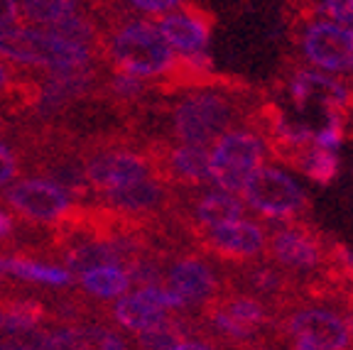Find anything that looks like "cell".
<instances>
[{"label": "cell", "instance_id": "18", "mask_svg": "<svg viewBox=\"0 0 353 350\" xmlns=\"http://www.w3.org/2000/svg\"><path fill=\"white\" fill-rule=\"evenodd\" d=\"M79 287H81V291H86L88 299L110 301L128 294L130 277L118 265H103V267L86 269L83 274H79Z\"/></svg>", "mask_w": 353, "mask_h": 350}, {"label": "cell", "instance_id": "9", "mask_svg": "<svg viewBox=\"0 0 353 350\" xmlns=\"http://www.w3.org/2000/svg\"><path fill=\"white\" fill-rule=\"evenodd\" d=\"M165 287L174 291L184 301V307L201 309L211 301L219 299L228 289L226 274H219L211 267L209 260L196 250H179L172 252V258L165 262Z\"/></svg>", "mask_w": 353, "mask_h": 350}, {"label": "cell", "instance_id": "14", "mask_svg": "<svg viewBox=\"0 0 353 350\" xmlns=\"http://www.w3.org/2000/svg\"><path fill=\"white\" fill-rule=\"evenodd\" d=\"M0 272L8 279H20L25 285H42L54 287V289H66L74 285V274L66 272L61 265L39 262L30 258L25 252H10V255H0Z\"/></svg>", "mask_w": 353, "mask_h": 350}, {"label": "cell", "instance_id": "11", "mask_svg": "<svg viewBox=\"0 0 353 350\" xmlns=\"http://www.w3.org/2000/svg\"><path fill=\"white\" fill-rule=\"evenodd\" d=\"M189 243L201 255H209V258L223 260L231 265H248L265 258L268 230L255 220L241 218L233 223L219 225V228L194 233V236H189Z\"/></svg>", "mask_w": 353, "mask_h": 350}, {"label": "cell", "instance_id": "6", "mask_svg": "<svg viewBox=\"0 0 353 350\" xmlns=\"http://www.w3.org/2000/svg\"><path fill=\"white\" fill-rule=\"evenodd\" d=\"M268 159L265 140L250 127H233L211 145V186L226 194H241L243 184Z\"/></svg>", "mask_w": 353, "mask_h": 350}, {"label": "cell", "instance_id": "23", "mask_svg": "<svg viewBox=\"0 0 353 350\" xmlns=\"http://www.w3.org/2000/svg\"><path fill=\"white\" fill-rule=\"evenodd\" d=\"M324 277L339 287H353V250L334 238L329 243Z\"/></svg>", "mask_w": 353, "mask_h": 350}, {"label": "cell", "instance_id": "25", "mask_svg": "<svg viewBox=\"0 0 353 350\" xmlns=\"http://www.w3.org/2000/svg\"><path fill=\"white\" fill-rule=\"evenodd\" d=\"M319 8L339 25H353V0H319Z\"/></svg>", "mask_w": 353, "mask_h": 350}, {"label": "cell", "instance_id": "7", "mask_svg": "<svg viewBox=\"0 0 353 350\" xmlns=\"http://www.w3.org/2000/svg\"><path fill=\"white\" fill-rule=\"evenodd\" d=\"M272 333H277L282 340H304L312 350H353L346 318L324 304H292L277 313Z\"/></svg>", "mask_w": 353, "mask_h": 350}, {"label": "cell", "instance_id": "3", "mask_svg": "<svg viewBox=\"0 0 353 350\" xmlns=\"http://www.w3.org/2000/svg\"><path fill=\"white\" fill-rule=\"evenodd\" d=\"M292 39L307 64L324 69L353 86V30L324 20L319 0H292Z\"/></svg>", "mask_w": 353, "mask_h": 350}, {"label": "cell", "instance_id": "19", "mask_svg": "<svg viewBox=\"0 0 353 350\" xmlns=\"http://www.w3.org/2000/svg\"><path fill=\"white\" fill-rule=\"evenodd\" d=\"M47 331L0 313V350H42Z\"/></svg>", "mask_w": 353, "mask_h": 350}, {"label": "cell", "instance_id": "12", "mask_svg": "<svg viewBox=\"0 0 353 350\" xmlns=\"http://www.w3.org/2000/svg\"><path fill=\"white\" fill-rule=\"evenodd\" d=\"M216 25L214 12L184 0L182 6L157 17L154 28L160 30L165 42L179 54H196L209 50L211 30Z\"/></svg>", "mask_w": 353, "mask_h": 350}, {"label": "cell", "instance_id": "26", "mask_svg": "<svg viewBox=\"0 0 353 350\" xmlns=\"http://www.w3.org/2000/svg\"><path fill=\"white\" fill-rule=\"evenodd\" d=\"M20 20V0H0V30L15 28Z\"/></svg>", "mask_w": 353, "mask_h": 350}, {"label": "cell", "instance_id": "17", "mask_svg": "<svg viewBox=\"0 0 353 350\" xmlns=\"http://www.w3.org/2000/svg\"><path fill=\"white\" fill-rule=\"evenodd\" d=\"M223 311H228L233 318H238L241 323L250 326L255 331H263V329H275V311H272L268 304H263L260 299L250 294H243V291L236 289H226L223 294L216 299Z\"/></svg>", "mask_w": 353, "mask_h": 350}, {"label": "cell", "instance_id": "20", "mask_svg": "<svg viewBox=\"0 0 353 350\" xmlns=\"http://www.w3.org/2000/svg\"><path fill=\"white\" fill-rule=\"evenodd\" d=\"M86 0H20V15L25 22H32L37 28H47L50 22L81 10Z\"/></svg>", "mask_w": 353, "mask_h": 350}, {"label": "cell", "instance_id": "4", "mask_svg": "<svg viewBox=\"0 0 353 350\" xmlns=\"http://www.w3.org/2000/svg\"><path fill=\"white\" fill-rule=\"evenodd\" d=\"M0 59H6L8 64L42 69V72L83 69V66L99 64V56L91 50L64 42L39 28L0 30Z\"/></svg>", "mask_w": 353, "mask_h": 350}, {"label": "cell", "instance_id": "15", "mask_svg": "<svg viewBox=\"0 0 353 350\" xmlns=\"http://www.w3.org/2000/svg\"><path fill=\"white\" fill-rule=\"evenodd\" d=\"M103 316L110 318L118 329L130 331V333H143V331L157 329L170 318V311L154 307L150 301H145L140 294H123L118 299H113L108 309H103Z\"/></svg>", "mask_w": 353, "mask_h": 350}, {"label": "cell", "instance_id": "2", "mask_svg": "<svg viewBox=\"0 0 353 350\" xmlns=\"http://www.w3.org/2000/svg\"><path fill=\"white\" fill-rule=\"evenodd\" d=\"M99 59L110 72L160 81L174 66V50L150 20H113L103 25Z\"/></svg>", "mask_w": 353, "mask_h": 350}, {"label": "cell", "instance_id": "13", "mask_svg": "<svg viewBox=\"0 0 353 350\" xmlns=\"http://www.w3.org/2000/svg\"><path fill=\"white\" fill-rule=\"evenodd\" d=\"M42 350H132L116 329L103 323H66L47 331Z\"/></svg>", "mask_w": 353, "mask_h": 350}, {"label": "cell", "instance_id": "8", "mask_svg": "<svg viewBox=\"0 0 353 350\" xmlns=\"http://www.w3.org/2000/svg\"><path fill=\"white\" fill-rule=\"evenodd\" d=\"M243 201L265 220H297L307 218L309 196L302 186L282 169L275 167H258L245 179L241 189Z\"/></svg>", "mask_w": 353, "mask_h": 350}, {"label": "cell", "instance_id": "22", "mask_svg": "<svg viewBox=\"0 0 353 350\" xmlns=\"http://www.w3.org/2000/svg\"><path fill=\"white\" fill-rule=\"evenodd\" d=\"M28 167V152H25V145H22V137L17 143L8 140L6 137V125L0 123V192L6 189L8 184L17 181L20 172Z\"/></svg>", "mask_w": 353, "mask_h": 350}, {"label": "cell", "instance_id": "21", "mask_svg": "<svg viewBox=\"0 0 353 350\" xmlns=\"http://www.w3.org/2000/svg\"><path fill=\"white\" fill-rule=\"evenodd\" d=\"M297 172H302L304 176H309L316 184L326 186L339 176V154L331 152V150L316 147V145H309L307 152L299 157Z\"/></svg>", "mask_w": 353, "mask_h": 350}, {"label": "cell", "instance_id": "1", "mask_svg": "<svg viewBox=\"0 0 353 350\" xmlns=\"http://www.w3.org/2000/svg\"><path fill=\"white\" fill-rule=\"evenodd\" d=\"M245 83L233 86L192 88L176 93L174 103L167 105V125L174 143L209 147L223 132L245 125L258 99H250Z\"/></svg>", "mask_w": 353, "mask_h": 350}, {"label": "cell", "instance_id": "5", "mask_svg": "<svg viewBox=\"0 0 353 350\" xmlns=\"http://www.w3.org/2000/svg\"><path fill=\"white\" fill-rule=\"evenodd\" d=\"M329 243L331 238L324 236L312 220H285L280 228H272L268 233L265 258L268 262L285 269L287 274H292L297 282L299 274H304L302 282H309V279L324 277Z\"/></svg>", "mask_w": 353, "mask_h": 350}, {"label": "cell", "instance_id": "24", "mask_svg": "<svg viewBox=\"0 0 353 350\" xmlns=\"http://www.w3.org/2000/svg\"><path fill=\"white\" fill-rule=\"evenodd\" d=\"M123 3V0H121ZM184 0H125V6L132 8L135 12H143V15H165V12L174 10V8L182 6Z\"/></svg>", "mask_w": 353, "mask_h": 350}, {"label": "cell", "instance_id": "10", "mask_svg": "<svg viewBox=\"0 0 353 350\" xmlns=\"http://www.w3.org/2000/svg\"><path fill=\"white\" fill-rule=\"evenodd\" d=\"M0 201L25 223L50 225V228L61 223L79 203L64 189L42 179V176H28V179H17L8 184L0 192Z\"/></svg>", "mask_w": 353, "mask_h": 350}, {"label": "cell", "instance_id": "27", "mask_svg": "<svg viewBox=\"0 0 353 350\" xmlns=\"http://www.w3.org/2000/svg\"><path fill=\"white\" fill-rule=\"evenodd\" d=\"M15 238V220L8 211L0 208V245H6Z\"/></svg>", "mask_w": 353, "mask_h": 350}, {"label": "cell", "instance_id": "16", "mask_svg": "<svg viewBox=\"0 0 353 350\" xmlns=\"http://www.w3.org/2000/svg\"><path fill=\"white\" fill-rule=\"evenodd\" d=\"M34 91H37V74L22 76L8 61H0V103L6 115L22 118L32 103Z\"/></svg>", "mask_w": 353, "mask_h": 350}, {"label": "cell", "instance_id": "28", "mask_svg": "<svg viewBox=\"0 0 353 350\" xmlns=\"http://www.w3.org/2000/svg\"><path fill=\"white\" fill-rule=\"evenodd\" d=\"M170 350H221L219 348V343H214V340H182V343H176L174 348H170Z\"/></svg>", "mask_w": 353, "mask_h": 350}]
</instances>
